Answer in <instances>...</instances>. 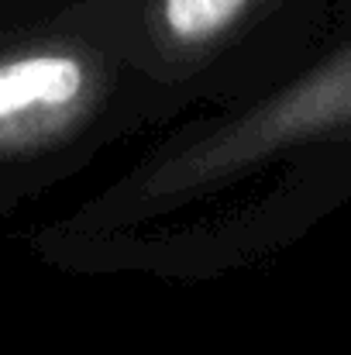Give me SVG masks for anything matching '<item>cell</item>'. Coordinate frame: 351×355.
<instances>
[{
  "instance_id": "obj_3",
  "label": "cell",
  "mask_w": 351,
  "mask_h": 355,
  "mask_svg": "<svg viewBox=\"0 0 351 355\" xmlns=\"http://www.w3.org/2000/svg\"><path fill=\"white\" fill-rule=\"evenodd\" d=\"M251 0H159V17L179 42H207L231 28Z\"/></svg>"
},
{
  "instance_id": "obj_1",
  "label": "cell",
  "mask_w": 351,
  "mask_h": 355,
  "mask_svg": "<svg viewBox=\"0 0 351 355\" xmlns=\"http://www.w3.org/2000/svg\"><path fill=\"white\" fill-rule=\"evenodd\" d=\"M341 131H351V45L327 66L300 80L293 90L262 104L248 121L234 124L228 135L210 141V148H204L186 166V173L190 176L217 173L237 162L269 155L276 148Z\"/></svg>"
},
{
  "instance_id": "obj_2",
  "label": "cell",
  "mask_w": 351,
  "mask_h": 355,
  "mask_svg": "<svg viewBox=\"0 0 351 355\" xmlns=\"http://www.w3.org/2000/svg\"><path fill=\"white\" fill-rule=\"evenodd\" d=\"M90 97V73L69 52L0 59V148L59 135Z\"/></svg>"
}]
</instances>
